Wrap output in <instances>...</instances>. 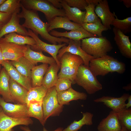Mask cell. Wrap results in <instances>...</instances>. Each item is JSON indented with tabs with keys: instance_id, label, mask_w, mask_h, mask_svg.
I'll return each mask as SVG.
<instances>
[{
	"instance_id": "obj_48",
	"label": "cell",
	"mask_w": 131,
	"mask_h": 131,
	"mask_svg": "<svg viewBox=\"0 0 131 131\" xmlns=\"http://www.w3.org/2000/svg\"><path fill=\"white\" fill-rule=\"evenodd\" d=\"M120 131H130L125 127L122 126L121 130Z\"/></svg>"
},
{
	"instance_id": "obj_24",
	"label": "cell",
	"mask_w": 131,
	"mask_h": 131,
	"mask_svg": "<svg viewBox=\"0 0 131 131\" xmlns=\"http://www.w3.org/2000/svg\"><path fill=\"white\" fill-rule=\"evenodd\" d=\"M9 85L11 95L15 102L26 105L25 99L28 90L10 78Z\"/></svg>"
},
{
	"instance_id": "obj_40",
	"label": "cell",
	"mask_w": 131,
	"mask_h": 131,
	"mask_svg": "<svg viewBox=\"0 0 131 131\" xmlns=\"http://www.w3.org/2000/svg\"><path fill=\"white\" fill-rule=\"evenodd\" d=\"M12 14L0 11V23L6 24L10 19Z\"/></svg>"
},
{
	"instance_id": "obj_15",
	"label": "cell",
	"mask_w": 131,
	"mask_h": 131,
	"mask_svg": "<svg viewBox=\"0 0 131 131\" xmlns=\"http://www.w3.org/2000/svg\"><path fill=\"white\" fill-rule=\"evenodd\" d=\"M95 12L101 21L102 24L108 29H111V25L115 18V13L111 12L107 0H102L95 8Z\"/></svg>"
},
{
	"instance_id": "obj_9",
	"label": "cell",
	"mask_w": 131,
	"mask_h": 131,
	"mask_svg": "<svg viewBox=\"0 0 131 131\" xmlns=\"http://www.w3.org/2000/svg\"><path fill=\"white\" fill-rule=\"evenodd\" d=\"M0 45L4 60H17L24 56L27 49L26 45H21L9 43L0 39Z\"/></svg>"
},
{
	"instance_id": "obj_39",
	"label": "cell",
	"mask_w": 131,
	"mask_h": 131,
	"mask_svg": "<svg viewBox=\"0 0 131 131\" xmlns=\"http://www.w3.org/2000/svg\"><path fill=\"white\" fill-rule=\"evenodd\" d=\"M70 7L84 10L88 4L86 0H65Z\"/></svg>"
},
{
	"instance_id": "obj_26",
	"label": "cell",
	"mask_w": 131,
	"mask_h": 131,
	"mask_svg": "<svg viewBox=\"0 0 131 131\" xmlns=\"http://www.w3.org/2000/svg\"><path fill=\"white\" fill-rule=\"evenodd\" d=\"M60 68L56 62L50 65L43 77L42 85L48 89L55 86L58 79L57 73Z\"/></svg>"
},
{
	"instance_id": "obj_49",
	"label": "cell",
	"mask_w": 131,
	"mask_h": 131,
	"mask_svg": "<svg viewBox=\"0 0 131 131\" xmlns=\"http://www.w3.org/2000/svg\"><path fill=\"white\" fill-rule=\"evenodd\" d=\"M5 24L1 23H0V30Z\"/></svg>"
},
{
	"instance_id": "obj_43",
	"label": "cell",
	"mask_w": 131,
	"mask_h": 131,
	"mask_svg": "<svg viewBox=\"0 0 131 131\" xmlns=\"http://www.w3.org/2000/svg\"><path fill=\"white\" fill-rule=\"evenodd\" d=\"M120 2H123L124 5L127 8H130L131 7V0H120Z\"/></svg>"
},
{
	"instance_id": "obj_7",
	"label": "cell",
	"mask_w": 131,
	"mask_h": 131,
	"mask_svg": "<svg viewBox=\"0 0 131 131\" xmlns=\"http://www.w3.org/2000/svg\"><path fill=\"white\" fill-rule=\"evenodd\" d=\"M55 86L48 89L42 101L44 120L45 123L50 117L59 116L62 112L63 105L60 104L57 98Z\"/></svg>"
},
{
	"instance_id": "obj_51",
	"label": "cell",
	"mask_w": 131,
	"mask_h": 131,
	"mask_svg": "<svg viewBox=\"0 0 131 131\" xmlns=\"http://www.w3.org/2000/svg\"><path fill=\"white\" fill-rule=\"evenodd\" d=\"M1 65L0 64V71L1 69Z\"/></svg>"
},
{
	"instance_id": "obj_10",
	"label": "cell",
	"mask_w": 131,
	"mask_h": 131,
	"mask_svg": "<svg viewBox=\"0 0 131 131\" xmlns=\"http://www.w3.org/2000/svg\"><path fill=\"white\" fill-rule=\"evenodd\" d=\"M69 39L68 46H63L59 50L57 56L58 60H59L64 53L68 52L80 57L83 61L84 65L89 67L90 60L94 58L87 54L83 50L81 47V41Z\"/></svg>"
},
{
	"instance_id": "obj_6",
	"label": "cell",
	"mask_w": 131,
	"mask_h": 131,
	"mask_svg": "<svg viewBox=\"0 0 131 131\" xmlns=\"http://www.w3.org/2000/svg\"><path fill=\"white\" fill-rule=\"evenodd\" d=\"M21 2L26 8L44 14L48 23L57 16H66L64 10L54 7L48 0H21Z\"/></svg>"
},
{
	"instance_id": "obj_41",
	"label": "cell",
	"mask_w": 131,
	"mask_h": 131,
	"mask_svg": "<svg viewBox=\"0 0 131 131\" xmlns=\"http://www.w3.org/2000/svg\"><path fill=\"white\" fill-rule=\"evenodd\" d=\"M61 0H48L54 7L61 9L62 7L61 4Z\"/></svg>"
},
{
	"instance_id": "obj_20",
	"label": "cell",
	"mask_w": 131,
	"mask_h": 131,
	"mask_svg": "<svg viewBox=\"0 0 131 131\" xmlns=\"http://www.w3.org/2000/svg\"><path fill=\"white\" fill-rule=\"evenodd\" d=\"M57 96L59 103L63 105H69V102L73 100H85L87 96L86 93L76 91L71 87L66 90L57 92Z\"/></svg>"
},
{
	"instance_id": "obj_16",
	"label": "cell",
	"mask_w": 131,
	"mask_h": 131,
	"mask_svg": "<svg viewBox=\"0 0 131 131\" xmlns=\"http://www.w3.org/2000/svg\"><path fill=\"white\" fill-rule=\"evenodd\" d=\"M1 65L6 70L11 79L19 84L28 90L32 87L31 80L21 74L12 65L10 61L4 60Z\"/></svg>"
},
{
	"instance_id": "obj_38",
	"label": "cell",
	"mask_w": 131,
	"mask_h": 131,
	"mask_svg": "<svg viewBox=\"0 0 131 131\" xmlns=\"http://www.w3.org/2000/svg\"><path fill=\"white\" fill-rule=\"evenodd\" d=\"M72 82L66 78L58 79L55 86L57 92L68 90L71 87Z\"/></svg>"
},
{
	"instance_id": "obj_37",
	"label": "cell",
	"mask_w": 131,
	"mask_h": 131,
	"mask_svg": "<svg viewBox=\"0 0 131 131\" xmlns=\"http://www.w3.org/2000/svg\"><path fill=\"white\" fill-rule=\"evenodd\" d=\"M96 6L93 4L89 3L85 7L86 13L84 23H93L100 20L95 12Z\"/></svg>"
},
{
	"instance_id": "obj_44",
	"label": "cell",
	"mask_w": 131,
	"mask_h": 131,
	"mask_svg": "<svg viewBox=\"0 0 131 131\" xmlns=\"http://www.w3.org/2000/svg\"><path fill=\"white\" fill-rule=\"evenodd\" d=\"M88 4L92 3L97 6L102 0H86Z\"/></svg>"
},
{
	"instance_id": "obj_5",
	"label": "cell",
	"mask_w": 131,
	"mask_h": 131,
	"mask_svg": "<svg viewBox=\"0 0 131 131\" xmlns=\"http://www.w3.org/2000/svg\"><path fill=\"white\" fill-rule=\"evenodd\" d=\"M96 77L89 67L82 64L78 68L75 82L89 94H92L102 89V85Z\"/></svg>"
},
{
	"instance_id": "obj_25",
	"label": "cell",
	"mask_w": 131,
	"mask_h": 131,
	"mask_svg": "<svg viewBox=\"0 0 131 131\" xmlns=\"http://www.w3.org/2000/svg\"><path fill=\"white\" fill-rule=\"evenodd\" d=\"M61 4L64 8L66 16L70 20L81 25L84 23L86 11H83L77 8L70 7L65 0H61Z\"/></svg>"
},
{
	"instance_id": "obj_2",
	"label": "cell",
	"mask_w": 131,
	"mask_h": 131,
	"mask_svg": "<svg viewBox=\"0 0 131 131\" xmlns=\"http://www.w3.org/2000/svg\"><path fill=\"white\" fill-rule=\"evenodd\" d=\"M89 67L96 76H104L115 72L122 74L126 70L124 63L107 55L92 59L90 62Z\"/></svg>"
},
{
	"instance_id": "obj_11",
	"label": "cell",
	"mask_w": 131,
	"mask_h": 131,
	"mask_svg": "<svg viewBox=\"0 0 131 131\" xmlns=\"http://www.w3.org/2000/svg\"><path fill=\"white\" fill-rule=\"evenodd\" d=\"M0 106L7 115L16 119L25 118L28 117L26 104H13L5 102L0 96Z\"/></svg>"
},
{
	"instance_id": "obj_36",
	"label": "cell",
	"mask_w": 131,
	"mask_h": 131,
	"mask_svg": "<svg viewBox=\"0 0 131 131\" xmlns=\"http://www.w3.org/2000/svg\"><path fill=\"white\" fill-rule=\"evenodd\" d=\"M119 122L122 127L131 131V109H125L116 113Z\"/></svg>"
},
{
	"instance_id": "obj_13",
	"label": "cell",
	"mask_w": 131,
	"mask_h": 131,
	"mask_svg": "<svg viewBox=\"0 0 131 131\" xmlns=\"http://www.w3.org/2000/svg\"><path fill=\"white\" fill-rule=\"evenodd\" d=\"M33 123L30 117L16 119L10 117L4 113L0 106V131H14L13 129L14 127L19 125L28 126Z\"/></svg>"
},
{
	"instance_id": "obj_47",
	"label": "cell",
	"mask_w": 131,
	"mask_h": 131,
	"mask_svg": "<svg viewBox=\"0 0 131 131\" xmlns=\"http://www.w3.org/2000/svg\"><path fill=\"white\" fill-rule=\"evenodd\" d=\"M4 60L2 54L1 48L0 45V64H1L2 62Z\"/></svg>"
},
{
	"instance_id": "obj_23",
	"label": "cell",
	"mask_w": 131,
	"mask_h": 131,
	"mask_svg": "<svg viewBox=\"0 0 131 131\" xmlns=\"http://www.w3.org/2000/svg\"><path fill=\"white\" fill-rule=\"evenodd\" d=\"M10 78L3 67L0 71V95L7 102L16 103L10 91L9 81Z\"/></svg>"
},
{
	"instance_id": "obj_17",
	"label": "cell",
	"mask_w": 131,
	"mask_h": 131,
	"mask_svg": "<svg viewBox=\"0 0 131 131\" xmlns=\"http://www.w3.org/2000/svg\"><path fill=\"white\" fill-rule=\"evenodd\" d=\"M113 31L114 35V41L120 53L126 58L131 59V43L129 36L115 27L113 29Z\"/></svg>"
},
{
	"instance_id": "obj_19",
	"label": "cell",
	"mask_w": 131,
	"mask_h": 131,
	"mask_svg": "<svg viewBox=\"0 0 131 131\" xmlns=\"http://www.w3.org/2000/svg\"><path fill=\"white\" fill-rule=\"evenodd\" d=\"M121 128L117 113L112 110L102 120L97 127L98 131H120Z\"/></svg>"
},
{
	"instance_id": "obj_21",
	"label": "cell",
	"mask_w": 131,
	"mask_h": 131,
	"mask_svg": "<svg viewBox=\"0 0 131 131\" xmlns=\"http://www.w3.org/2000/svg\"><path fill=\"white\" fill-rule=\"evenodd\" d=\"M49 23L47 30L49 33L56 28H62L71 30L82 27L81 25L72 22L66 16L56 17Z\"/></svg>"
},
{
	"instance_id": "obj_4",
	"label": "cell",
	"mask_w": 131,
	"mask_h": 131,
	"mask_svg": "<svg viewBox=\"0 0 131 131\" xmlns=\"http://www.w3.org/2000/svg\"><path fill=\"white\" fill-rule=\"evenodd\" d=\"M59 61L60 70L58 74V79H67L72 82V84L75 83V79L78 68L84 64L82 59L78 56L66 52Z\"/></svg>"
},
{
	"instance_id": "obj_3",
	"label": "cell",
	"mask_w": 131,
	"mask_h": 131,
	"mask_svg": "<svg viewBox=\"0 0 131 131\" xmlns=\"http://www.w3.org/2000/svg\"><path fill=\"white\" fill-rule=\"evenodd\" d=\"M81 41L83 50L94 58L107 55L113 49L110 41L106 37L103 36L84 38Z\"/></svg>"
},
{
	"instance_id": "obj_33",
	"label": "cell",
	"mask_w": 131,
	"mask_h": 131,
	"mask_svg": "<svg viewBox=\"0 0 131 131\" xmlns=\"http://www.w3.org/2000/svg\"><path fill=\"white\" fill-rule=\"evenodd\" d=\"M82 26L87 31L96 35L98 37L102 36V33L103 31L108 30L101 23L100 20L93 23H84L82 25Z\"/></svg>"
},
{
	"instance_id": "obj_45",
	"label": "cell",
	"mask_w": 131,
	"mask_h": 131,
	"mask_svg": "<svg viewBox=\"0 0 131 131\" xmlns=\"http://www.w3.org/2000/svg\"><path fill=\"white\" fill-rule=\"evenodd\" d=\"M127 100H128V102L125 105V108L126 109H128L131 106V95H130Z\"/></svg>"
},
{
	"instance_id": "obj_1",
	"label": "cell",
	"mask_w": 131,
	"mask_h": 131,
	"mask_svg": "<svg viewBox=\"0 0 131 131\" xmlns=\"http://www.w3.org/2000/svg\"><path fill=\"white\" fill-rule=\"evenodd\" d=\"M21 8L22 11L18 15L20 18L25 19V22L22 25L24 27L31 30L37 35L39 34L42 38L53 44L56 45L57 43L61 44L63 42L68 44L69 39L64 37H55L50 34L47 30L49 23L43 22L37 11L27 9L22 4Z\"/></svg>"
},
{
	"instance_id": "obj_27",
	"label": "cell",
	"mask_w": 131,
	"mask_h": 131,
	"mask_svg": "<svg viewBox=\"0 0 131 131\" xmlns=\"http://www.w3.org/2000/svg\"><path fill=\"white\" fill-rule=\"evenodd\" d=\"M4 36V38H2L0 39L7 42L21 45L27 44L30 46H33L36 44L35 41L32 37L20 35L15 32L10 33Z\"/></svg>"
},
{
	"instance_id": "obj_46",
	"label": "cell",
	"mask_w": 131,
	"mask_h": 131,
	"mask_svg": "<svg viewBox=\"0 0 131 131\" xmlns=\"http://www.w3.org/2000/svg\"><path fill=\"white\" fill-rule=\"evenodd\" d=\"M123 88L126 91H128L130 90L131 89V83H129L126 86L123 87Z\"/></svg>"
},
{
	"instance_id": "obj_28",
	"label": "cell",
	"mask_w": 131,
	"mask_h": 131,
	"mask_svg": "<svg viewBox=\"0 0 131 131\" xmlns=\"http://www.w3.org/2000/svg\"><path fill=\"white\" fill-rule=\"evenodd\" d=\"M12 65L21 74L31 80V71L35 65L32 63L24 56L17 61H11Z\"/></svg>"
},
{
	"instance_id": "obj_42",
	"label": "cell",
	"mask_w": 131,
	"mask_h": 131,
	"mask_svg": "<svg viewBox=\"0 0 131 131\" xmlns=\"http://www.w3.org/2000/svg\"><path fill=\"white\" fill-rule=\"evenodd\" d=\"M20 129L23 131H31L29 128L26 126H20ZM64 128L62 127H59L57 128L56 130L52 131H62ZM43 131H49L44 127L43 129Z\"/></svg>"
},
{
	"instance_id": "obj_18",
	"label": "cell",
	"mask_w": 131,
	"mask_h": 131,
	"mask_svg": "<svg viewBox=\"0 0 131 131\" xmlns=\"http://www.w3.org/2000/svg\"><path fill=\"white\" fill-rule=\"evenodd\" d=\"M49 33L55 37L67 38L75 41H81L83 39L90 37H98L96 35L88 32L82 27L68 32H60L53 30Z\"/></svg>"
},
{
	"instance_id": "obj_31",
	"label": "cell",
	"mask_w": 131,
	"mask_h": 131,
	"mask_svg": "<svg viewBox=\"0 0 131 131\" xmlns=\"http://www.w3.org/2000/svg\"><path fill=\"white\" fill-rule=\"evenodd\" d=\"M81 113L83 115L82 119L78 121L74 120L62 131H78L84 125H92L93 114L88 112Z\"/></svg>"
},
{
	"instance_id": "obj_12",
	"label": "cell",
	"mask_w": 131,
	"mask_h": 131,
	"mask_svg": "<svg viewBox=\"0 0 131 131\" xmlns=\"http://www.w3.org/2000/svg\"><path fill=\"white\" fill-rule=\"evenodd\" d=\"M20 11H16L13 13L9 21L0 30V39L4 35L13 32L23 36H29L28 31L19 23L20 18L18 14Z\"/></svg>"
},
{
	"instance_id": "obj_14",
	"label": "cell",
	"mask_w": 131,
	"mask_h": 131,
	"mask_svg": "<svg viewBox=\"0 0 131 131\" xmlns=\"http://www.w3.org/2000/svg\"><path fill=\"white\" fill-rule=\"evenodd\" d=\"M130 95L128 93H124L119 97L103 96L96 99L93 101L96 103H103L107 107L117 113L126 109L125 101Z\"/></svg>"
},
{
	"instance_id": "obj_34",
	"label": "cell",
	"mask_w": 131,
	"mask_h": 131,
	"mask_svg": "<svg viewBox=\"0 0 131 131\" xmlns=\"http://www.w3.org/2000/svg\"><path fill=\"white\" fill-rule=\"evenodd\" d=\"M21 5V0H5L0 6V11L12 14L20 10Z\"/></svg>"
},
{
	"instance_id": "obj_29",
	"label": "cell",
	"mask_w": 131,
	"mask_h": 131,
	"mask_svg": "<svg viewBox=\"0 0 131 131\" xmlns=\"http://www.w3.org/2000/svg\"><path fill=\"white\" fill-rule=\"evenodd\" d=\"M27 106L28 117L37 119L42 125L44 126L45 123L44 120L42 102L31 101Z\"/></svg>"
},
{
	"instance_id": "obj_35",
	"label": "cell",
	"mask_w": 131,
	"mask_h": 131,
	"mask_svg": "<svg viewBox=\"0 0 131 131\" xmlns=\"http://www.w3.org/2000/svg\"><path fill=\"white\" fill-rule=\"evenodd\" d=\"M115 18L111 25L120 30L124 34L131 32V17H129L123 19H118L115 16Z\"/></svg>"
},
{
	"instance_id": "obj_32",
	"label": "cell",
	"mask_w": 131,
	"mask_h": 131,
	"mask_svg": "<svg viewBox=\"0 0 131 131\" xmlns=\"http://www.w3.org/2000/svg\"><path fill=\"white\" fill-rule=\"evenodd\" d=\"M48 89L42 85L32 87L28 90L25 99L27 105L31 101L42 102L47 92Z\"/></svg>"
},
{
	"instance_id": "obj_22",
	"label": "cell",
	"mask_w": 131,
	"mask_h": 131,
	"mask_svg": "<svg viewBox=\"0 0 131 131\" xmlns=\"http://www.w3.org/2000/svg\"><path fill=\"white\" fill-rule=\"evenodd\" d=\"M26 46L27 49L24 57L35 65L38 62L50 65L56 62L53 57L45 55L42 52L33 50L29 45H27Z\"/></svg>"
},
{
	"instance_id": "obj_8",
	"label": "cell",
	"mask_w": 131,
	"mask_h": 131,
	"mask_svg": "<svg viewBox=\"0 0 131 131\" xmlns=\"http://www.w3.org/2000/svg\"><path fill=\"white\" fill-rule=\"evenodd\" d=\"M29 35L33 38L35 40L36 44L30 46L33 50L37 51H44L50 54L56 61L57 64L60 66V64L57 58V55L59 50L67 43H64L58 45L51 44L45 42L41 41L38 35L34 33L31 30L28 29Z\"/></svg>"
},
{
	"instance_id": "obj_30",
	"label": "cell",
	"mask_w": 131,
	"mask_h": 131,
	"mask_svg": "<svg viewBox=\"0 0 131 131\" xmlns=\"http://www.w3.org/2000/svg\"><path fill=\"white\" fill-rule=\"evenodd\" d=\"M49 67L48 64L43 63L35 66L33 68L31 73L32 87L40 86L42 85L44 76Z\"/></svg>"
},
{
	"instance_id": "obj_50",
	"label": "cell",
	"mask_w": 131,
	"mask_h": 131,
	"mask_svg": "<svg viewBox=\"0 0 131 131\" xmlns=\"http://www.w3.org/2000/svg\"><path fill=\"white\" fill-rule=\"evenodd\" d=\"M5 0H0V6Z\"/></svg>"
}]
</instances>
